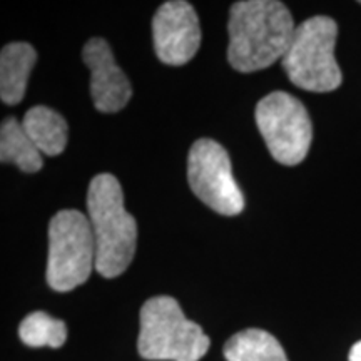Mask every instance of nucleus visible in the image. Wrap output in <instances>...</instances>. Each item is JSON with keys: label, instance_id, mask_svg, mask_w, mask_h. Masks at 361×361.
Listing matches in <instances>:
<instances>
[{"label": "nucleus", "instance_id": "obj_1", "mask_svg": "<svg viewBox=\"0 0 361 361\" xmlns=\"http://www.w3.org/2000/svg\"><path fill=\"white\" fill-rule=\"evenodd\" d=\"M228 61L250 74L283 61L296 25L290 8L278 0H241L229 11Z\"/></svg>", "mask_w": 361, "mask_h": 361}, {"label": "nucleus", "instance_id": "obj_2", "mask_svg": "<svg viewBox=\"0 0 361 361\" xmlns=\"http://www.w3.org/2000/svg\"><path fill=\"white\" fill-rule=\"evenodd\" d=\"M87 218L96 239V271L117 278L129 268L137 246V223L124 207V192L112 174H97L87 189Z\"/></svg>", "mask_w": 361, "mask_h": 361}, {"label": "nucleus", "instance_id": "obj_3", "mask_svg": "<svg viewBox=\"0 0 361 361\" xmlns=\"http://www.w3.org/2000/svg\"><path fill=\"white\" fill-rule=\"evenodd\" d=\"M137 351L154 361H200L211 341L197 323L184 316L171 296H156L139 313Z\"/></svg>", "mask_w": 361, "mask_h": 361}, {"label": "nucleus", "instance_id": "obj_4", "mask_svg": "<svg viewBox=\"0 0 361 361\" xmlns=\"http://www.w3.org/2000/svg\"><path fill=\"white\" fill-rule=\"evenodd\" d=\"M336 37L338 25L329 17L316 16L296 25L281 61L296 87L310 92H331L340 87L343 74L335 59Z\"/></svg>", "mask_w": 361, "mask_h": 361}, {"label": "nucleus", "instance_id": "obj_5", "mask_svg": "<svg viewBox=\"0 0 361 361\" xmlns=\"http://www.w3.org/2000/svg\"><path fill=\"white\" fill-rule=\"evenodd\" d=\"M96 268L90 221L78 209H62L49 223L47 276L54 291L67 293L87 281Z\"/></svg>", "mask_w": 361, "mask_h": 361}, {"label": "nucleus", "instance_id": "obj_6", "mask_svg": "<svg viewBox=\"0 0 361 361\" xmlns=\"http://www.w3.org/2000/svg\"><path fill=\"white\" fill-rule=\"evenodd\" d=\"M256 124L274 161L296 166L305 161L313 141V124L300 99L276 90L256 106Z\"/></svg>", "mask_w": 361, "mask_h": 361}, {"label": "nucleus", "instance_id": "obj_7", "mask_svg": "<svg viewBox=\"0 0 361 361\" xmlns=\"http://www.w3.org/2000/svg\"><path fill=\"white\" fill-rule=\"evenodd\" d=\"M191 191L207 207L223 216H238L245 209V196L233 176L228 151L213 139H200L188 156Z\"/></svg>", "mask_w": 361, "mask_h": 361}, {"label": "nucleus", "instance_id": "obj_8", "mask_svg": "<svg viewBox=\"0 0 361 361\" xmlns=\"http://www.w3.org/2000/svg\"><path fill=\"white\" fill-rule=\"evenodd\" d=\"M152 40L162 64H188L201 45L200 19L191 4L186 0L162 4L152 17Z\"/></svg>", "mask_w": 361, "mask_h": 361}, {"label": "nucleus", "instance_id": "obj_9", "mask_svg": "<svg viewBox=\"0 0 361 361\" xmlns=\"http://www.w3.org/2000/svg\"><path fill=\"white\" fill-rule=\"evenodd\" d=\"M82 61L90 71V96L104 114L123 111L133 96L128 75L117 66L107 40L92 37L82 49Z\"/></svg>", "mask_w": 361, "mask_h": 361}, {"label": "nucleus", "instance_id": "obj_10", "mask_svg": "<svg viewBox=\"0 0 361 361\" xmlns=\"http://www.w3.org/2000/svg\"><path fill=\"white\" fill-rule=\"evenodd\" d=\"M37 52L27 42L7 44L0 54V97L7 106H16L25 96L27 82Z\"/></svg>", "mask_w": 361, "mask_h": 361}, {"label": "nucleus", "instance_id": "obj_11", "mask_svg": "<svg viewBox=\"0 0 361 361\" xmlns=\"http://www.w3.org/2000/svg\"><path fill=\"white\" fill-rule=\"evenodd\" d=\"M22 128L40 154L59 156L64 152L69 137L66 119L47 106H34L25 112Z\"/></svg>", "mask_w": 361, "mask_h": 361}, {"label": "nucleus", "instance_id": "obj_12", "mask_svg": "<svg viewBox=\"0 0 361 361\" xmlns=\"http://www.w3.org/2000/svg\"><path fill=\"white\" fill-rule=\"evenodd\" d=\"M228 361H288L281 343L259 328H247L229 338L224 345Z\"/></svg>", "mask_w": 361, "mask_h": 361}, {"label": "nucleus", "instance_id": "obj_13", "mask_svg": "<svg viewBox=\"0 0 361 361\" xmlns=\"http://www.w3.org/2000/svg\"><path fill=\"white\" fill-rule=\"evenodd\" d=\"M0 161L16 164L24 173H37L42 168V154L16 117L4 119L0 128Z\"/></svg>", "mask_w": 361, "mask_h": 361}, {"label": "nucleus", "instance_id": "obj_14", "mask_svg": "<svg viewBox=\"0 0 361 361\" xmlns=\"http://www.w3.org/2000/svg\"><path fill=\"white\" fill-rule=\"evenodd\" d=\"M19 336L32 348H61L67 340V326L62 319L52 318L44 311H34L20 323Z\"/></svg>", "mask_w": 361, "mask_h": 361}, {"label": "nucleus", "instance_id": "obj_15", "mask_svg": "<svg viewBox=\"0 0 361 361\" xmlns=\"http://www.w3.org/2000/svg\"><path fill=\"white\" fill-rule=\"evenodd\" d=\"M348 360H350V361H361V341L355 343L353 348L350 350Z\"/></svg>", "mask_w": 361, "mask_h": 361}, {"label": "nucleus", "instance_id": "obj_16", "mask_svg": "<svg viewBox=\"0 0 361 361\" xmlns=\"http://www.w3.org/2000/svg\"><path fill=\"white\" fill-rule=\"evenodd\" d=\"M360 4H361V2H360Z\"/></svg>", "mask_w": 361, "mask_h": 361}]
</instances>
